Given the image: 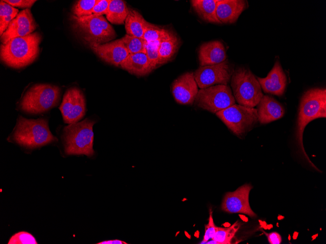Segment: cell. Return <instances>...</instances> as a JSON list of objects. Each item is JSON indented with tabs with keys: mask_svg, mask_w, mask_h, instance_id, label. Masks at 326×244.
Returning a JSON list of instances; mask_svg holds the SVG:
<instances>
[{
	"mask_svg": "<svg viewBox=\"0 0 326 244\" xmlns=\"http://www.w3.org/2000/svg\"><path fill=\"white\" fill-rule=\"evenodd\" d=\"M326 117V89L312 88L304 93L301 97L298 110L296 129V139L300 153L310 165L318 169L309 159L303 144V135L305 127L311 121Z\"/></svg>",
	"mask_w": 326,
	"mask_h": 244,
	"instance_id": "cell-1",
	"label": "cell"
},
{
	"mask_svg": "<svg viewBox=\"0 0 326 244\" xmlns=\"http://www.w3.org/2000/svg\"><path fill=\"white\" fill-rule=\"evenodd\" d=\"M42 37L38 32L18 37L0 45V59L9 67L19 69L33 63L38 57Z\"/></svg>",
	"mask_w": 326,
	"mask_h": 244,
	"instance_id": "cell-2",
	"label": "cell"
},
{
	"mask_svg": "<svg viewBox=\"0 0 326 244\" xmlns=\"http://www.w3.org/2000/svg\"><path fill=\"white\" fill-rule=\"evenodd\" d=\"M11 138L16 143L30 150L58 140L49 130L47 118L32 119L22 116L18 117Z\"/></svg>",
	"mask_w": 326,
	"mask_h": 244,
	"instance_id": "cell-3",
	"label": "cell"
},
{
	"mask_svg": "<svg viewBox=\"0 0 326 244\" xmlns=\"http://www.w3.org/2000/svg\"><path fill=\"white\" fill-rule=\"evenodd\" d=\"M95 123V121L86 118L64 127L62 137L66 154H83L90 157L94 155L93 126Z\"/></svg>",
	"mask_w": 326,
	"mask_h": 244,
	"instance_id": "cell-4",
	"label": "cell"
},
{
	"mask_svg": "<svg viewBox=\"0 0 326 244\" xmlns=\"http://www.w3.org/2000/svg\"><path fill=\"white\" fill-rule=\"evenodd\" d=\"M71 20L74 31L87 44L107 43L116 36L113 28L103 16L77 17L72 15Z\"/></svg>",
	"mask_w": 326,
	"mask_h": 244,
	"instance_id": "cell-5",
	"label": "cell"
},
{
	"mask_svg": "<svg viewBox=\"0 0 326 244\" xmlns=\"http://www.w3.org/2000/svg\"><path fill=\"white\" fill-rule=\"evenodd\" d=\"M61 89L49 84H36L24 93L19 104L22 112L32 114H40L56 106L60 101Z\"/></svg>",
	"mask_w": 326,
	"mask_h": 244,
	"instance_id": "cell-6",
	"label": "cell"
},
{
	"mask_svg": "<svg viewBox=\"0 0 326 244\" xmlns=\"http://www.w3.org/2000/svg\"><path fill=\"white\" fill-rule=\"evenodd\" d=\"M230 84L235 101L239 105L254 108L264 95L258 80L248 68L236 69L232 75Z\"/></svg>",
	"mask_w": 326,
	"mask_h": 244,
	"instance_id": "cell-7",
	"label": "cell"
},
{
	"mask_svg": "<svg viewBox=\"0 0 326 244\" xmlns=\"http://www.w3.org/2000/svg\"><path fill=\"white\" fill-rule=\"evenodd\" d=\"M235 134L241 136L258 122L257 110L235 104L215 113Z\"/></svg>",
	"mask_w": 326,
	"mask_h": 244,
	"instance_id": "cell-8",
	"label": "cell"
},
{
	"mask_svg": "<svg viewBox=\"0 0 326 244\" xmlns=\"http://www.w3.org/2000/svg\"><path fill=\"white\" fill-rule=\"evenodd\" d=\"M235 102L230 87L220 84L200 89L194 103L197 107L216 113L235 104Z\"/></svg>",
	"mask_w": 326,
	"mask_h": 244,
	"instance_id": "cell-9",
	"label": "cell"
},
{
	"mask_svg": "<svg viewBox=\"0 0 326 244\" xmlns=\"http://www.w3.org/2000/svg\"><path fill=\"white\" fill-rule=\"evenodd\" d=\"M233 71L227 60L217 64L199 67L194 73L198 87L204 89L210 86L227 85Z\"/></svg>",
	"mask_w": 326,
	"mask_h": 244,
	"instance_id": "cell-10",
	"label": "cell"
},
{
	"mask_svg": "<svg viewBox=\"0 0 326 244\" xmlns=\"http://www.w3.org/2000/svg\"><path fill=\"white\" fill-rule=\"evenodd\" d=\"M59 109L65 123L70 124L81 120L86 111L85 97L82 91L77 87L67 89Z\"/></svg>",
	"mask_w": 326,
	"mask_h": 244,
	"instance_id": "cell-11",
	"label": "cell"
},
{
	"mask_svg": "<svg viewBox=\"0 0 326 244\" xmlns=\"http://www.w3.org/2000/svg\"><path fill=\"white\" fill-rule=\"evenodd\" d=\"M252 186L245 184L233 192L227 193L222 205V209L230 213H243L251 217H256L249 203V194Z\"/></svg>",
	"mask_w": 326,
	"mask_h": 244,
	"instance_id": "cell-12",
	"label": "cell"
},
{
	"mask_svg": "<svg viewBox=\"0 0 326 244\" xmlns=\"http://www.w3.org/2000/svg\"><path fill=\"white\" fill-rule=\"evenodd\" d=\"M37 24L30 9L20 11L10 22L5 32L0 36L1 44L10 40L28 35L36 29Z\"/></svg>",
	"mask_w": 326,
	"mask_h": 244,
	"instance_id": "cell-13",
	"label": "cell"
},
{
	"mask_svg": "<svg viewBox=\"0 0 326 244\" xmlns=\"http://www.w3.org/2000/svg\"><path fill=\"white\" fill-rule=\"evenodd\" d=\"M171 90L173 97L178 103L193 104L199 91L194 73L186 72L179 76L173 82Z\"/></svg>",
	"mask_w": 326,
	"mask_h": 244,
	"instance_id": "cell-14",
	"label": "cell"
},
{
	"mask_svg": "<svg viewBox=\"0 0 326 244\" xmlns=\"http://www.w3.org/2000/svg\"><path fill=\"white\" fill-rule=\"evenodd\" d=\"M88 44L101 59L115 66H120L129 55L121 38L101 44Z\"/></svg>",
	"mask_w": 326,
	"mask_h": 244,
	"instance_id": "cell-15",
	"label": "cell"
},
{
	"mask_svg": "<svg viewBox=\"0 0 326 244\" xmlns=\"http://www.w3.org/2000/svg\"><path fill=\"white\" fill-rule=\"evenodd\" d=\"M261 88L265 93H269L278 96L285 93L287 84L286 76L279 61L274 65L265 77H257Z\"/></svg>",
	"mask_w": 326,
	"mask_h": 244,
	"instance_id": "cell-16",
	"label": "cell"
},
{
	"mask_svg": "<svg viewBox=\"0 0 326 244\" xmlns=\"http://www.w3.org/2000/svg\"><path fill=\"white\" fill-rule=\"evenodd\" d=\"M224 46L220 40H213L203 43L198 51L201 66L221 63L226 60Z\"/></svg>",
	"mask_w": 326,
	"mask_h": 244,
	"instance_id": "cell-17",
	"label": "cell"
},
{
	"mask_svg": "<svg viewBox=\"0 0 326 244\" xmlns=\"http://www.w3.org/2000/svg\"><path fill=\"white\" fill-rule=\"evenodd\" d=\"M247 6L246 0H218L216 7L217 17L222 23H233Z\"/></svg>",
	"mask_w": 326,
	"mask_h": 244,
	"instance_id": "cell-18",
	"label": "cell"
},
{
	"mask_svg": "<svg viewBox=\"0 0 326 244\" xmlns=\"http://www.w3.org/2000/svg\"><path fill=\"white\" fill-rule=\"evenodd\" d=\"M257 105L258 121L262 124L280 119L285 113L283 106L269 95H263Z\"/></svg>",
	"mask_w": 326,
	"mask_h": 244,
	"instance_id": "cell-19",
	"label": "cell"
},
{
	"mask_svg": "<svg viewBox=\"0 0 326 244\" xmlns=\"http://www.w3.org/2000/svg\"><path fill=\"white\" fill-rule=\"evenodd\" d=\"M129 73L137 76H144L154 69L144 52L129 54L120 65Z\"/></svg>",
	"mask_w": 326,
	"mask_h": 244,
	"instance_id": "cell-20",
	"label": "cell"
},
{
	"mask_svg": "<svg viewBox=\"0 0 326 244\" xmlns=\"http://www.w3.org/2000/svg\"><path fill=\"white\" fill-rule=\"evenodd\" d=\"M218 0H192L191 5L197 15L204 20L222 24L216 15Z\"/></svg>",
	"mask_w": 326,
	"mask_h": 244,
	"instance_id": "cell-21",
	"label": "cell"
},
{
	"mask_svg": "<svg viewBox=\"0 0 326 244\" xmlns=\"http://www.w3.org/2000/svg\"><path fill=\"white\" fill-rule=\"evenodd\" d=\"M147 22L138 11L129 9L124 22L126 34L143 38Z\"/></svg>",
	"mask_w": 326,
	"mask_h": 244,
	"instance_id": "cell-22",
	"label": "cell"
},
{
	"mask_svg": "<svg viewBox=\"0 0 326 244\" xmlns=\"http://www.w3.org/2000/svg\"><path fill=\"white\" fill-rule=\"evenodd\" d=\"M179 44L177 37L168 31L160 41L159 54L161 64L167 62L174 56L178 49Z\"/></svg>",
	"mask_w": 326,
	"mask_h": 244,
	"instance_id": "cell-23",
	"label": "cell"
},
{
	"mask_svg": "<svg viewBox=\"0 0 326 244\" xmlns=\"http://www.w3.org/2000/svg\"><path fill=\"white\" fill-rule=\"evenodd\" d=\"M128 10L124 1L111 0L106 14L107 19L114 24H123Z\"/></svg>",
	"mask_w": 326,
	"mask_h": 244,
	"instance_id": "cell-24",
	"label": "cell"
},
{
	"mask_svg": "<svg viewBox=\"0 0 326 244\" xmlns=\"http://www.w3.org/2000/svg\"><path fill=\"white\" fill-rule=\"evenodd\" d=\"M19 10L3 0L0 1V35L5 32L10 22L17 16Z\"/></svg>",
	"mask_w": 326,
	"mask_h": 244,
	"instance_id": "cell-25",
	"label": "cell"
},
{
	"mask_svg": "<svg viewBox=\"0 0 326 244\" xmlns=\"http://www.w3.org/2000/svg\"><path fill=\"white\" fill-rule=\"evenodd\" d=\"M240 224L238 222L228 227H219L212 239L216 241L217 244H230L231 241L238 230Z\"/></svg>",
	"mask_w": 326,
	"mask_h": 244,
	"instance_id": "cell-26",
	"label": "cell"
},
{
	"mask_svg": "<svg viewBox=\"0 0 326 244\" xmlns=\"http://www.w3.org/2000/svg\"><path fill=\"white\" fill-rule=\"evenodd\" d=\"M121 39L129 54L145 53V41L143 38L126 34Z\"/></svg>",
	"mask_w": 326,
	"mask_h": 244,
	"instance_id": "cell-27",
	"label": "cell"
},
{
	"mask_svg": "<svg viewBox=\"0 0 326 244\" xmlns=\"http://www.w3.org/2000/svg\"><path fill=\"white\" fill-rule=\"evenodd\" d=\"M168 32L167 30L147 22L143 39L146 42L160 41L166 35Z\"/></svg>",
	"mask_w": 326,
	"mask_h": 244,
	"instance_id": "cell-28",
	"label": "cell"
},
{
	"mask_svg": "<svg viewBox=\"0 0 326 244\" xmlns=\"http://www.w3.org/2000/svg\"><path fill=\"white\" fill-rule=\"evenodd\" d=\"M97 0H79L74 4L72 11L74 16L82 17L92 15Z\"/></svg>",
	"mask_w": 326,
	"mask_h": 244,
	"instance_id": "cell-29",
	"label": "cell"
},
{
	"mask_svg": "<svg viewBox=\"0 0 326 244\" xmlns=\"http://www.w3.org/2000/svg\"><path fill=\"white\" fill-rule=\"evenodd\" d=\"M160 41H158L153 42H145V54L154 69L158 66L161 65L159 54Z\"/></svg>",
	"mask_w": 326,
	"mask_h": 244,
	"instance_id": "cell-30",
	"label": "cell"
},
{
	"mask_svg": "<svg viewBox=\"0 0 326 244\" xmlns=\"http://www.w3.org/2000/svg\"><path fill=\"white\" fill-rule=\"evenodd\" d=\"M8 244H37L35 238L28 232L21 231L13 235Z\"/></svg>",
	"mask_w": 326,
	"mask_h": 244,
	"instance_id": "cell-31",
	"label": "cell"
},
{
	"mask_svg": "<svg viewBox=\"0 0 326 244\" xmlns=\"http://www.w3.org/2000/svg\"><path fill=\"white\" fill-rule=\"evenodd\" d=\"M218 228V227H217L214 224L212 217V213L211 212L209 215L208 223L205 227V232L202 243L206 242L209 239H212L216 234Z\"/></svg>",
	"mask_w": 326,
	"mask_h": 244,
	"instance_id": "cell-32",
	"label": "cell"
},
{
	"mask_svg": "<svg viewBox=\"0 0 326 244\" xmlns=\"http://www.w3.org/2000/svg\"><path fill=\"white\" fill-rule=\"evenodd\" d=\"M111 0H97L94 6L92 15L100 16L106 15L108 12Z\"/></svg>",
	"mask_w": 326,
	"mask_h": 244,
	"instance_id": "cell-33",
	"label": "cell"
},
{
	"mask_svg": "<svg viewBox=\"0 0 326 244\" xmlns=\"http://www.w3.org/2000/svg\"><path fill=\"white\" fill-rule=\"evenodd\" d=\"M4 2L13 7L29 9L37 0H4Z\"/></svg>",
	"mask_w": 326,
	"mask_h": 244,
	"instance_id": "cell-34",
	"label": "cell"
},
{
	"mask_svg": "<svg viewBox=\"0 0 326 244\" xmlns=\"http://www.w3.org/2000/svg\"><path fill=\"white\" fill-rule=\"evenodd\" d=\"M268 241L270 244H280L282 242L280 235L276 232H272L268 234L265 233Z\"/></svg>",
	"mask_w": 326,
	"mask_h": 244,
	"instance_id": "cell-35",
	"label": "cell"
},
{
	"mask_svg": "<svg viewBox=\"0 0 326 244\" xmlns=\"http://www.w3.org/2000/svg\"><path fill=\"white\" fill-rule=\"evenodd\" d=\"M97 244H127V243H126V242L118 239L104 241Z\"/></svg>",
	"mask_w": 326,
	"mask_h": 244,
	"instance_id": "cell-36",
	"label": "cell"
}]
</instances>
